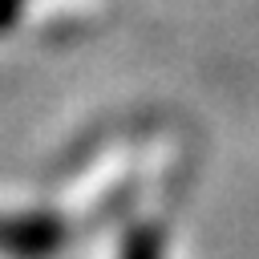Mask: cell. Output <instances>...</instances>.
<instances>
[{
	"label": "cell",
	"instance_id": "cell-1",
	"mask_svg": "<svg viewBox=\"0 0 259 259\" xmlns=\"http://www.w3.org/2000/svg\"><path fill=\"white\" fill-rule=\"evenodd\" d=\"M69 243V227L57 214H0V255L8 259H53Z\"/></svg>",
	"mask_w": 259,
	"mask_h": 259
},
{
	"label": "cell",
	"instance_id": "cell-2",
	"mask_svg": "<svg viewBox=\"0 0 259 259\" xmlns=\"http://www.w3.org/2000/svg\"><path fill=\"white\" fill-rule=\"evenodd\" d=\"M162 251H166L162 231L146 223V227H134V231L125 235V243H121V255H117V259H162Z\"/></svg>",
	"mask_w": 259,
	"mask_h": 259
},
{
	"label": "cell",
	"instance_id": "cell-3",
	"mask_svg": "<svg viewBox=\"0 0 259 259\" xmlns=\"http://www.w3.org/2000/svg\"><path fill=\"white\" fill-rule=\"evenodd\" d=\"M24 4H28V0H0V32L16 24V16L24 12Z\"/></svg>",
	"mask_w": 259,
	"mask_h": 259
}]
</instances>
